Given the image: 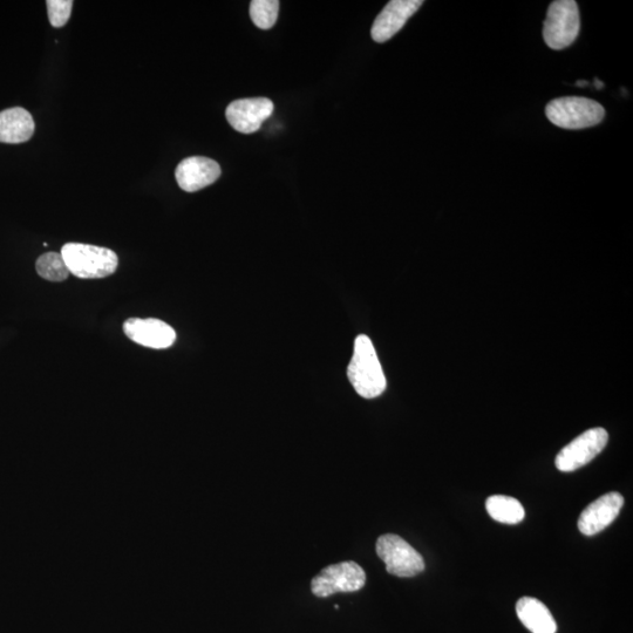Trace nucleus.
Listing matches in <instances>:
<instances>
[{"instance_id": "1", "label": "nucleus", "mask_w": 633, "mask_h": 633, "mask_svg": "<svg viewBox=\"0 0 633 633\" xmlns=\"http://www.w3.org/2000/svg\"><path fill=\"white\" fill-rule=\"evenodd\" d=\"M347 377L353 389L365 399L378 398L386 390L383 367L371 339L365 335H360L356 339Z\"/></svg>"}, {"instance_id": "2", "label": "nucleus", "mask_w": 633, "mask_h": 633, "mask_svg": "<svg viewBox=\"0 0 633 633\" xmlns=\"http://www.w3.org/2000/svg\"><path fill=\"white\" fill-rule=\"evenodd\" d=\"M70 274L81 279L111 276L118 269L119 258L113 250L95 245L67 243L61 249Z\"/></svg>"}, {"instance_id": "3", "label": "nucleus", "mask_w": 633, "mask_h": 633, "mask_svg": "<svg viewBox=\"0 0 633 633\" xmlns=\"http://www.w3.org/2000/svg\"><path fill=\"white\" fill-rule=\"evenodd\" d=\"M548 119L564 129H584L601 124L605 111L597 101L567 97L550 101L546 108Z\"/></svg>"}, {"instance_id": "4", "label": "nucleus", "mask_w": 633, "mask_h": 633, "mask_svg": "<svg viewBox=\"0 0 633 633\" xmlns=\"http://www.w3.org/2000/svg\"><path fill=\"white\" fill-rule=\"evenodd\" d=\"M580 29V10L574 0H557L550 4L543 27L544 42L550 49H567L575 42Z\"/></svg>"}, {"instance_id": "5", "label": "nucleus", "mask_w": 633, "mask_h": 633, "mask_svg": "<svg viewBox=\"0 0 633 633\" xmlns=\"http://www.w3.org/2000/svg\"><path fill=\"white\" fill-rule=\"evenodd\" d=\"M377 554L386 564L387 573L401 577H414L425 570L424 558L400 536L386 534L377 541Z\"/></svg>"}, {"instance_id": "6", "label": "nucleus", "mask_w": 633, "mask_h": 633, "mask_svg": "<svg viewBox=\"0 0 633 633\" xmlns=\"http://www.w3.org/2000/svg\"><path fill=\"white\" fill-rule=\"evenodd\" d=\"M366 574L358 563L347 561L326 567L311 582L312 594L326 598L338 592H356L365 587Z\"/></svg>"}, {"instance_id": "7", "label": "nucleus", "mask_w": 633, "mask_h": 633, "mask_svg": "<svg viewBox=\"0 0 633 633\" xmlns=\"http://www.w3.org/2000/svg\"><path fill=\"white\" fill-rule=\"evenodd\" d=\"M608 441L609 434L604 428L585 431L558 453L555 460L558 471L570 473L588 465L603 451Z\"/></svg>"}, {"instance_id": "8", "label": "nucleus", "mask_w": 633, "mask_h": 633, "mask_svg": "<svg viewBox=\"0 0 633 633\" xmlns=\"http://www.w3.org/2000/svg\"><path fill=\"white\" fill-rule=\"evenodd\" d=\"M274 112V102L267 98L240 99L231 102L226 117L235 131L253 134Z\"/></svg>"}, {"instance_id": "9", "label": "nucleus", "mask_w": 633, "mask_h": 633, "mask_svg": "<svg viewBox=\"0 0 633 633\" xmlns=\"http://www.w3.org/2000/svg\"><path fill=\"white\" fill-rule=\"evenodd\" d=\"M624 505V498L617 492L601 496L585 508L578 519V529L585 536L603 532L617 519Z\"/></svg>"}, {"instance_id": "10", "label": "nucleus", "mask_w": 633, "mask_h": 633, "mask_svg": "<svg viewBox=\"0 0 633 633\" xmlns=\"http://www.w3.org/2000/svg\"><path fill=\"white\" fill-rule=\"evenodd\" d=\"M422 4V0H392L374 20L371 30L374 42L385 43L396 36Z\"/></svg>"}, {"instance_id": "11", "label": "nucleus", "mask_w": 633, "mask_h": 633, "mask_svg": "<svg viewBox=\"0 0 633 633\" xmlns=\"http://www.w3.org/2000/svg\"><path fill=\"white\" fill-rule=\"evenodd\" d=\"M124 331L134 343L149 347V349H168L176 340V332L172 326L154 318L128 319L124 324Z\"/></svg>"}, {"instance_id": "12", "label": "nucleus", "mask_w": 633, "mask_h": 633, "mask_svg": "<svg viewBox=\"0 0 633 633\" xmlns=\"http://www.w3.org/2000/svg\"><path fill=\"white\" fill-rule=\"evenodd\" d=\"M221 173V167L216 161L203 156H193L180 163L176 168L175 178L182 190L195 193L213 185L220 179Z\"/></svg>"}, {"instance_id": "13", "label": "nucleus", "mask_w": 633, "mask_h": 633, "mask_svg": "<svg viewBox=\"0 0 633 633\" xmlns=\"http://www.w3.org/2000/svg\"><path fill=\"white\" fill-rule=\"evenodd\" d=\"M36 129L30 112L22 107L0 112V142L17 145L29 141Z\"/></svg>"}, {"instance_id": "14", "label": "nucleus", "mask_w": 633, "mask_h": 633, "mask_svg": "<svg viewBox=\"0 0 633 633\" xmlns=\"http://www.w3.org/2000/svg\"><path fill=\"white\" fill-rule=\"evenodd\" d=\"M516 614L532 633H556L557 624L549 609L534 597H522L516 604Z\"/></svg>"}, {"instance_id": "15", "label": "nucleus", "mask_w": 633, "mask_h": 633, "mask_svg": "<svg viewBox=\"0 0 633 633\" xmlns=\"http://www.w3.org/2000/svg\"><path fill=\"white\" fill-rule=\"evenodd\" d=\"M486 509L493 520L505 524L520 523L526 516L522 503L512 496H490L486 501Z\"/></svg>"}, {"instance_id": "16", "label": "nucleus", "mask_w": 633, "mask_h": 633, "mask_svg": "<svg viewBox=\"0 0 633 633\" xmlns=\"http://www.w3.org/2000/svg\"><path fill=\"white\" fill-rule=\"evenodd\" d=\"M38 275L50 282H63L70 276L66 262L58 253H47L38 258L36 263Z\"/></svg>"}, {"instance_id": "17", "label": "nucleus", "mask_w": 633, "mask_h": 633, "mask_svg": "<svg viewBox=\"0 0 633 633\" xmlns=\"http://www.w3.org/2000/svg\"><path fill=\"white\" fill-rule=\"evenodd\" d=\"M278 12L277 0H253L250 4V18L262 30H269L276 24Z\"/></svg>"}, {"instance_id": "18", "label": "nucleus", "mask_w": 633, "mask_h": 633, "mask_svg": "<svg viewBox=\"0 0 633 633\" xmlns=\"http://www.w3.org/2000/svg\"><path fill=\"white\" fill-rule=\"evenodd\" d=\"M50 23L53 27H63L71 17L72 0H49L46 2Z\"/></svg>"}, {"instance_id": "19", "label": "nucleus", "mask_w": 633, "mask_h": 633, "mask_svg": "<svg viewBox=\"0 0 633 633\" xmlns=\"http://www.w3.org/2000/svg\"><path fill=\"white\" fill-rule=\"evenodd\" d=\"M587 85V83H585V81H580V83H577V86H585Z\"/></svg>"}]
</instances>
